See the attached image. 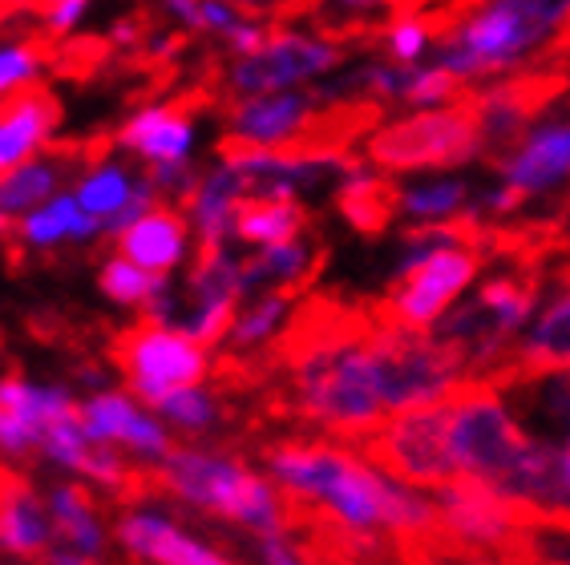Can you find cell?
<instances>
[{
  "mask_svg": "<svg viewBox=\"0 0 570 565\" xmlns=\"http://www.w3.org/2000/svg\"><path fill=\"white\" fill-rule=\"evenodd\" d=\"M66 182L69 166L61 158H53V153H37V158L0 175V210H4L9 222H17V218H24L41 202H49L53 195H61Z\"/></svg>",
  "mask_w": 570,
  "mask_h": 565,
  "instance_id": "28",
  "label": "cell"
},
{
  "mask_svg": "<svg viewBox=\"0 0 570 565\" xmlns=\"http://www.w3.org/2000/svg\"><path fill=\"white\" fill-rule=\"evenodd\" d=\"M368 344L373 336L336 339L275 359V368L287 371V408L344 445H356L389 420Z\"/></svg>",
  "mask_w": 570,
  "mask_h": 565,
  "instance_id": "2",
  "label": "cell"
},
{
  "mask_svg": "<svg viewBox=\"0 0 570 565\" xmlns=\"http://www.w3.org/2000/svg\"><path fill=\"white\" fill-rule=\"evenodd\" d=\"M482 158V130L470 89L453 106L417 109L409 118L376 126L364 138V162L384 175H417V170H453Z\"/></svg>",
  "mask_w": 570,
  "mask_h": 565,
  "instance_id": "4",
  "label": "cell"
},
{
  "mask_svg": "<svg viewBox=\"0 0 570 565\" xmlns=\"http://www.w3.org/2000/svg\"><path fill=\"white\" fill-rule=\"evenodd\" d=\"M101 222L77 202L73 190H61L49 202H41L37 210H29L24 218L12 222V242L24 250H49L61 242H98Z\"/></svg>",
  "mask_w": 570,
  "mask_h": 565,
  "instance_id": "24",
  "label": "cell"
},
{
  "mask_svg": "<svg viewBox=\"0 0 570 565\" xmlns=\"http://www.w3.org/2000/svg\"><path fill=\"white\" fill-rule=\"evenodd\" d=\"M9 235H12V222H9V218H4V210H0V242L9 239Z\"/></svg>",
  "mask_w": 570,
  "mask_h": 565,
  "instance_id": "48",
  "label": "cell"
},
{
  "mask_svg": "<svg viewBox=\"0 0 570 565\" xmlns=\"http://www.w3.org/2000/svg\"><path fill=\"white\" fill-rule=\"evenodd\" d=\"M328 101L316 89H279L255 98H230L227 106V141L264 146V150H292L312 133L320 109Z\"/></svg>",
  "mask_w": 570,
  "mask_h": 565,
  "instance_id": "14",
  "label": "cell"
},
{
  "mask_svg": "<svg viewBox=\"0 0 570 565\" xmlns=\"http://www.w3.org/2000/svg\"><path fill=\"white\" fill-rule=\"evenodd\" d=\"M154 413L163 416L175 433L207 436V433L219 428L223 408H219V400H215V391L203 388V384H190V388H178V391H170L166 400L154 404Z\"/></svg>",
  "mask_w": 570,
  "mask_h": 565,
  "instance_id": "33",
  "label": "cell"
},
{
  "mask_svg": "<svg viewBox=\"0 0 570 565\" xmlns=\"http://www.w3.org/2000/svg\"><path fill=\"white\" fill-rule=\"evenodd\" d=\"M522 368H562L570 364V291L550 299L542 319L522 344H514Z\"/></svg>",
  "mask_w": 570,
  "mask_h": 565,
  "instance_id": "31",
  "label": "cell"
},
{
  "mask_svg": "<svg viewBox=\"0 0 570 565\" xmlns=\"http://www.w3.org/2000/svg\"><path fill=\"white\" fill-rule=\"evenodd\" d=\"M114 542L142 565H239L154 505H126L114 517Z\"/></svg>",
  "mask_w": 570,
  "mask_h": 565,
  "instance_id": "15",
  "label": "cell"
},
{
  "mask_svg": "<svg viewBox=\"0 0 570 565\" xmlns=\"http://www.w3.org/2000/svg\"><path fill=\"white\" fill-rule=\"evenodd\" d=\"M494 170L522 195H550L562 178H570V118L534 126Z\"/></svg>",
  "mask_w": 570,
  "mask_h": 565,
  "instance_id": "18",
  "label": "cell"
},
{
  "mask_svg": "<svg viewBox=\"0 0 570 565\" xmlns=\"http://www.w3.org/2000/svg\"><path fill=\"white\" fill-rule=\"evenodd\" d=\"M292 299L296 295L287 291H264L243 299L239 311H235V324H230L227 339H223L227 356H255V351H264L267 344H275V339L284 336L287 319L296 311Z\"/></svg>",
  "mask_w": 570,
  "mask_h": 565,
  "instance_id": "29",
  "label": "cell"
},
{
  "mask_svg": "<svg viewBox=\"0 0 570 565\" xmlns=\"http://www.w3.org/2000/svg\"><path fill=\"white\" fill-rule=\"evenodd\" d=\"M336 210L356 235L364 239H381L384 230L393 227V218L401 215V186L393 178L373 175L368 166H356L344 182L336 186Z\"/></svg>",
  "mask_w": 570,
  "mask_h": 565,
  "instance_id": "25",
  "label": "cell"
},
{
  "mask_svg": "<svg viewBox=\"0 0 570 565\" xmlns=\"http://www.w3.org/2000/svg\"><path fill=\"white\" fill-rule=\"evenodd\" d=\"M344 66V44L328 33L307 29H275L267 44L252 57H235L223 73L230 98H255V93H279V89H304L332 69Z\"/></svg>",
  "mask_w": 570,
  "mask_h": 565,
  "instance_id": "10",
  "label": "cell"
},
{
  "mask_svg": "<svg viewBox=\"0 0 570 565\" xmlns=\"http://www.w3.org/2000/svg\"><path fill=\"white\" fill-rule=\"evenodd\" d=\"M45 66H49V57H45L41 44L29 41V37L0 41V101L12 98V93L33 89L45 77Z\"/></svg>",
  "mask_w": 570,
  "mask_h": 565,
  "instance_id": "35",
  "label": "cell"
},
{
  "mask_svg": "<svg viewBox=\"0 0 570 565\" xmlns=\"http://www.w3.org/2000/svg\"><path fill=\"white\" fill-rule=\"evenodd\" d=\"M312 215L299 198H243L239 215H235V239L247 247H275V242H292L307 235Z\"/></svg>",
  "mask_w": 570,
  "mask_h": 565,
  "instance_id": "27",
  "label": "cell"
},
{
  "mask_svg": "<svg viewBox=\"0 0 570 565\" xmlns=\"http://www.w3.org/2000/svg\"><path fill=\"white\" fill-rule=\"evenodd\" d=\"M81 424L98 445L121 448L126 457L158 465L175 448V428L142 404L130 388H98L81 400Z\"/></svg>",
  "mask_w": 570,
  "mask_h": 565,
  "instance_id": "13",
  "label": "cell"
},
{
  "mask_svg": "<svg viewBox=\"0 0 570 565\" xmlns=\"http://www.w3.org/2000/svg\"><path fill=\"white\" fill-rule=\"evenodd\" d=\"M243 198H252V186L227 158H219V162L198 175L195 190L183 202L198 247H219V242L235 239V215H239Z\"/></svg>",
  "mask_w": 570,
  "mask_h": 565,
  "instance_id": "20",
  "label": "cell"
},
{
  "mask_svg": "<svg viewBox=\"0 0 570 565\" xmlns=\"http://www.w3.org/2000/svg\"><path fill=\"white\" fill-rule=\"evenodd\" d=\"M57 545L53 517L45 497H37L24 480L0 477V549L9 557L33 562Z\"/></svg>",
  "mask_w": 570,
  "mask_h": 565,
  "instance_id": "23",
  "label": "cell"
},
{
  "mask_svg": "<svg viewBox=\"0 0 570 565\" xmlns=\"http://www.w3.org/2000/svg\"><path fill=\"white\" fill-rule=\"evenodd\" d=\"M450 445L461 473H470V477L485 480V485H494L502 493L505 480L514 477V468L527 457L534 436L514 420L502 391L485 388L478 380H461L450 391Z\"/></svg>",
  "mask_w": 570,
  "mask_h": 565,
  "instance_id": "7",
  "label": "cell"
},
{
  "mask_svg": "<svg viewBox=\"0 0 570 565\" xmlns=\"http://www.w3.org/2000/svg\"><path fill=\"white\" fill-rule=\"evenodd\" d=\"M255 554H259V565H312L292 537H259Z\"/></svg>",
  "mask_w": 570,
  "mask_h": 565,
  "instance_id": "42",
  "label": "cell"
},
{
  "mask_svg": "<svg viewBox=\"0 0 570 565\" xmlns=\"http://www.w3.org/2000/svg\"><path fill=\"white\" fill-rule=\"evenodd\" d=\"M0 175H4V170H0Z\"/></svg>",
  "mask_w": 570,
  "mask_h": 565,
  "instance_id": "50",
  "label": "cell"
},
{
  "mask_svg": "<svg viewBox=\"0 0 570 565\" xmlns=\"http://www.w3.org/2000/svg\"><path fill=\"white\" fill-rule=\"evenodd\" d=\"M376 41H381L389 61H396V66H417L429 44L438 41V29H433V21H429L425 12H401V17H393L376 33Z\"/></svg>",
  "mask_w": 570,
  "mask_h": 565,
  "instance_id": "34",
  "label": "cell"
},
{
  "mask_svg": "<svg viewBox=\"0 0 570 565\" xmlns=\"http://www.w3.org/2000/svg\"><path fill=\"white\" fill-rule=\"evenodd\" d=\"M106 37H110V44H118V49H130V44L142 41V29H138V21H114Z\"/></svg>",
  "mask_w": 570,
  "mask_h": 565,
  "instance_id": "45",
  "label": "cell"
},
{
  "mask_svg": "<svg viewBox=\"0 0 570 565\" xmlns=\"http://www.w3.org/2000/svg\"><path fill=\"white\" fill-rule=\"evenodd\" d=\"M94 0H37V12H41V24L49 37H69L77 24L86 21V12Z\"/></svg>",
  "mask_w": 570,
  "mask_h": 565,
  "instance_id": "40",
  "label": "cell"
},
{
  "mask_svg": "<svg viewBox=\"0 0 570 565\" xmlns=\"http://www.w3.org/2000/svg\"><path fill=\"white\" fill-rule=\"evenodd\" d=\"M570 89V73L562 69H514V73L470 86L473 109H478V130H482V158L490 170L527 138L530 121L550 109Z\"/></svg>",
  "mask_w": 570,
  "mask_h": 565,
  "instance_id": "9",
  "label": "cell"
},
{
  "mask_svg": "<svg viewBox=\"0 0 570 565\" xmlns=\"http://www.w3.org/2000/svg\"><path fill=\"white\" fill-rule=\"evenodd\" d=\"M450 420H453V404L445 396L438 404H417V408L389 416L376 433H368L352 448L368 465L396 477L401 485L445 489L450 480L461 477V465L450 445Z\"/></svg>",
  "mask_w": 570,
  "mask_h": 565,
  "instance_id": "5",
  "label": "cell"
},
{
  "mask_svg": "<svg viewBox=\"0 0 570 565\" xmlns=\"http://www.w3.org/2000/svg\"><path fill=\"white\" fill-rule=\"evenodd\" d=\"M562 480H567V493H570V440H567V453H562Z\"/></svg>",
  "mask_w": 570,
  "mask_h": 565,
  "instance_id": "47",
  "label": "cell"
},
{
  "mask_svg": "<svg viewBox=\"0 0 570 565\" xmlns=\"http://www.w3.org/2000/svg\"><path fill=\"white\" fill-rule=\"evenodd\" d=\"M562 282H567V291H570V255H567V262H562Z\"/></svg>",
  "mask_w": 570,
  "mask_h": 565,
  "instance_id": "49",
  "label": "cell"
},
{
  "mask_svg": "<svg viewBox=\"0 0 570 565\" xmlns=\"http://www.w3.org/2000/svg\"><path fill=\"white\" fill-rule=\"evenodd\" d=\"M118 146L142 166L195 162L198 121L190 109L175 106V101H150L118 126Z\"/></svg>",
  "mask_w": 570,
  "mask_h": 565,
  "instance_id": "16",
  "label": "cell"
},
{
  "mask_svg": "<svg viewBox=\"0 0 570 565\" xmlns=\"http://www.w3.org/2000/svg\"><path fill=\"white\" fill-rule=\"evenodd\" d=\"M154 480L170 500L195 513L239 525L259 537H292V500L272 477H259L247 460L223 448L175 445L158 465Z\"/></svg>",
  "mask_w": 570,
  "mask_h": 565,
  "instance_id": "1",
  "label": "cell"
},
{
  "mask_svg": "<svg viewBox=\"0 0 570 565\" xmlns=\"http://www.w3.org/2000/svg\"><path fill=\"white\" fill-rule=\"evenodd\" d=\"M230 4H239L243 12L259 17V12H272V9H279V4H292V0H230Z\"/></svg>",
  "mask_w": 570,
  "mask_h": 565,
  "instance_id": "46",
  "label": "cell"
},
{
  "mask_svg": "<svg viewBox=\"0 0 570 565\" xmlns=\"http://www.w3.org/2000/svg\"><path fill=\"white\" fill-rule=\"evenodd\" d=\"M324 259H328L324 239H307V235L292 242H275V247H259L252 259H243V299L264 291H307Z\"/></svg>",
  "mask_w": 570,
  "mask_h": 565,
  "instance_id": "21",
  "label": "cell"
},
{
  "mask_svg": "<svg viewBox=\"0 0 570 565\" xmlns=\"http://www.w3.org/2000/svg\"><path fill=\"white\" fill-rule=\"evenodd\" d=\"M154 282H158V275H150L146 267H138L134 259H126L121 250L101 262V271H98L101 295H106L110 304H118V307H138V311H142V304L150 299Z\"/></svg>",
  "mask_w": 570,
  "mask_h": 565,
  "instance_id": "36",
  "label": "cell"
},
{
  "mask_svg": "<svg viewBox=\"0 0 570 565\" xmlns=\"http://www.w3.org/2000/svg\"><path fill=\"white\" fill-rule=\"evenodd\" d=\"M0 453L4 457H29V453H41V428L17 408H4L0 404Z\"/></svg>",
  "mask_w": 570,
  "mask_h": 565,
  "instance_id": "38",
  "label": "cell"
},
{
  "mask_svg": "<svg viewBox=\"0 0 570 565\" xmlns=\"http://www.w3.org/2000/svg\"><path fill=\"white\" fill-rule=\"evenodd\" d=\"M118 250L126 259H134L138 267H146L150 275H175L183 262L190 259L195 247V227H190L187 210L178 202H158L154 210H146L130 230H121Z\"/></svg>",
  "mask_w": 570,
  "mask_h": 565,
  "instance_id": "17",
  "label": "cell"
},
{
  "mask_svg": "<svg viewBox=\"0 0 570 565\" xmlns=\"http://www.w3.org/2000/svg\"><path fill=\"white\" fill-rule=\"evenodd\" d=\"M320 4H324L336 21H348V24H356V29H368V21H376V17L393 21L401 12L425 9V0H320Z\"/></svg>",
  "mask_w": 570,
  "mask_h": 565,
  "instance_id": "37",
  "label": "cell"
},
{
  "mask_svg": "<svg viewBox=\"0 0 570 565\" xmlns=\"http://www.w3.org/2000/svg\"><path fill=\"white\" fill-rule=\"evenodd\" d=\"M470 202L473 190L461 178H429V182H413L401 190V215H409L413 222H445L470 210Z\"/></svg>",
  "mask_w": 570,
  "mask_h": 565,
  "instance_id": "32",
  "label": "cell"
},
{
  "mask_svg": "<svg viewBox=\"0 0 570 565\" xmlns=\"http://www.w3.org/2000/svg\"><path fill=\"white\" fill-rule=\"evenodd\" d=\"M373 351L376 384H381V400L389 413H405L417 404L445 400L461 380H465V359L458 348L433 331L405 324H384L368 344Z\"/></svg>",
  "mask_w": 570,
  "mask_h": 565,
  "instance_id": "6",
  "label": "cell"
},
{
  "mask_svg": "<svg viewBox=\"0 0 570 565\" xmlns=\"http://www.w3.org/2000/svg\"><path fill=\"white\" fill-rule=\"evenodd\" d=\"M183 282V331L198 339L203 348H223L235 311L243 304V259L230 250V242L219 247H198L190 259V271Z\"/></svg>",
  "mask_w": 570,
  "mask_h": 565,
  "instance_id": "12",
  "label": "cell"
},
{
  "mask_svg": "<svg viewBox=\"0 0 570 565\" xmlns=\"http://www.w3.org/2000/svg\"><path fill=\"white\" fill-rule=\"evenodd\" d=\"M482 267H490L485 250L465 247V242H450L409 267H396L393 291L381 299L384 316L405 327H433L445 316V307L478 279Z\"/></svg>",
  "mask_w": 570,
  "mask_h": 565,
  "instance_id": "11",
  "label": "cell"
},
{
  "mask_svg": "<svg viewBox=\"0 0 570 565\" xmlns=\"http://www.w3.org/2000/svg\"><path fill=\"white\" fill-rule=\"evenodd\" d=\"M210 348H203L198 339H190L183 327H163V324H142L126 327L114 339V364H118L126 388L138 396L142 404L166 400L170 391L203 384L210 371Z\"/></svg>",
  "mask_w": 570,
  "mask_h": 565,
  "instance_id": "8",
  "label": "cell"
},
{
  "mask_svg": "<svg viewBox=\"0 0 570 565\" xmlns=\"http://www.w3.org/2000/svg\"><path fill=\"white\" fill-rule=\"evenodd\" d=\"M45 505H49V517H53L57 542L77 549V554L98 557V562L106 557V549H110V525L101 522L98 505H94V497L81 485H73V480L49 485Z\"/></svg>",
  "mask_w": 570,
  "mask_h": 565,
  "instance_id": "26",
  "label": "cell"
},
{
  "mask_svg": "<svg viewBox=\"0 0 570 565\" xmlns=\"http://www.w3.org/2000/svg\"><path fill=\"white\" fill-rule=\"evenodd\" d=\"M57 121H61V106L41 86L0 101V170H12L45 153L49 138L57 133Z\"/></svg>",
  "mask_w": 570,
  "mask_h": 565,
  "instance_id": "22",
  "label": "cell"
},
{
  "mask_svg": "<svg viewBox=\"0 0 570 565\" xmlns=\"http://www.w3.org/2000/svg\"><path fill=\"white\" fill-rule=\"evenodd\" d=\"M502 400L530 436L554 440L570 428V364L562 368H522L502 384Z\"/></svg>",
  "mask_w": 570,
  "mask_h": 565,
  "instance_id": "19",
  "label": "cell"
},
{
  "mask_svg": "<svg viewBox=\"0 0 570 565\" xmlns=\"http://www.w3.org/2000/svg\"><path fill=\"white\" fill-rule=\"evenodd\" d=\"M154 9H158L163 21L175 24V29L198 33V12H203V0H154Z\"/></svg>",
  "mask_w": 570,
  "mask_h": 565,
  "instance_id": "43",
  "label": "cell"
},
{
  "mask_svg": "<svg viewBox=\"0 0 570 565\" xmlns=\"http://www.w3.org/2000/svg\"><path fill=\"white\" fill-rule=\"evenodd\" d=\"M272 33H275V29L264 21V17H252V12H243L239 24H235V29H230L227 37H219V41H223V49L230 53V61H235V57H252V53H259V49H264L267 37H272Z\"/></svg>",
  "mask_w": 570,
  "mask_h": 565,
  "instance_id": "39",
  "label": "cell"
},
{
  "mask_svg": "<svg viewBox=\"0 0 570 565\" xmlns=\"http://www.w3.org/2000/svg\"><path fill=\"white\" fill-rule=\"evenodd\" d=\"M45 565H101L98 557H89V554H77V549H69V545H53L49 554L41 557Z\"/></svg>",
  "mask_w": 570,
  "mask_h": 565,
  "instance_id": "44",
  "label": "cell"
},
{
  "mask_svg": "<svg viewBox=\"0 0 570 565\" xmlns=\"http://www.w3.org/2000/svg\"><path fill=\"white\" fill-rule=\"evenodd\" d=\"M570 24V0H482L438 41L433 66L482 86L498 73L527 69Z\"/></svg>",
  "mask_w": 570,
  "mask_h": 565,
  "instance_id": "3",
  "label": "cell"
},
{
  "mask_svg": "<svg viewBox=\"0 0 570 565\" xmlns=\"http://www.w3.org/2000/svg\"><path fill=\"white\" fill-rule=\"evenodd\" d=\"M243 9L230 4V0H203V12H198V33L210 37H227L235 24H239Z\"/></svg>",
  "mask_w": 570,
  "mask_h": 565,
  "instance_id": "41",
  "label": "cell"
},
{
  "mask_svg": "<svg viewBox=\"0 0 570 565\" xmlns=\"http://www.w3.org/2000/svg\"><path fill=\"white\" fill-rule=\"evenodd\" d=\"M138 186H142V175L130 170L121 158H98V162H89L86 170L73 178V195H77V202L106 227L114 215H121V210L130 207L134 195H138Z\"/></svg>",
  "mask_w": 570,
  "mask_h": 565,
  "instance_id": "30",
  "label": "cell"
}]
</instances>
